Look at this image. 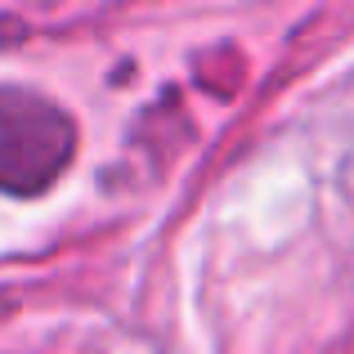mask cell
Here are the masks:
<instances>
[{"label":"cell","instance_id":"6da1fadb","mask_svg":"<svg viewBox=\"0 0 354 354\" xmlns=\"http://www.w3.org/2000/svg\"><path fill=\"white\" fill-rule=\"evenodd\" d=\"M72 157V121L32 90L0 86V189L41 193Z\"/></svg>","mask_w":354,"mask_h":354}]
</instances>
